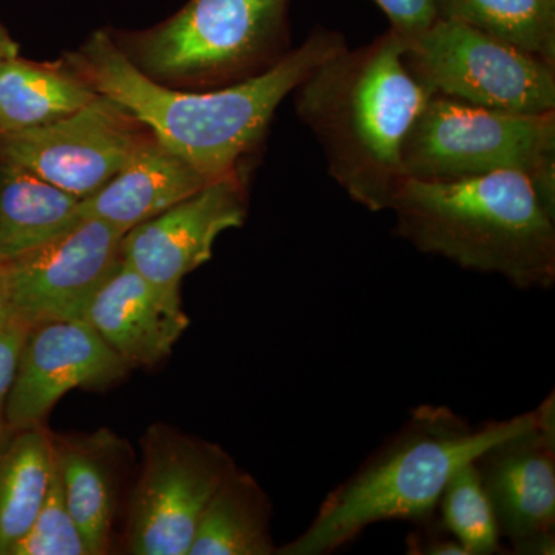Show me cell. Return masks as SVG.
<instances>
[{
	"instance_id": "6da1fadb",
	"label": "cell",
	"mask_w": 555,
	"mask_h": 555,
	"mask_svg": "<svg viewBox=\"0 0 555 555\" xmlns=\"http://www.w3.org/2000/svg\"><path fill=\"white\" fill-rule=\"evenodd\" d=\"M345 47L339 33L313 31L302 46L257 75L206 93L169 89L150 78L105 30L93 33L65 62L164 147L215 181L240 171L241 160L262 141L281 102Z\"/></svg>"
},
{
	"instance_id": "7a4b0ae2",
	"label": "cell",
	"mask_w": 555,
	"mask_h": 555,
	"mask_svg": "<svg viewBox=\"0 0 555 555\" xmlns=\"http://www.w3.org/2000/svg\"><path fill=\"white\" fill-rule=\"evenodd\" d=\"M392 28L367 46L341 49L295 89L299 119L312 130L331 177L371 211L390 210L403 181L401 149L433 94L404 60Z\"/></svg>"
},
{
	"instance_id": "3957f363",
	"label": "cell",
	"mask_w": 555,
	"mask_h": 555,
	"mask_svg": "<svg viewBox=\"0 0 555 555\" xmlns=\"http://www.w3.org/2000/svg\"><path fill=\"white\" fill-rule=\"evenodd\" d=\"M534 420L531 411L474 426L451 408L422 404L352 476L328 492L308 529L276 554L327 555L382 521L433 520L459 467L528 429Z\"/></svg>"
},
{
	"instance_id": "277c9868",
	"label": "cell",
	"mask_w": 555,
	"mask_h": 555,
	"mask_svg": "<svg viewBox=\"0 0 555 555\" xmlns=\"http://www.w3.org/2000/svg\"><path fill=\"white\" fill-rule=\"evenodd\" d=\"M396 233L416 250L494 273L521 291L555 283V215L520 171L459 181L404 178L392 201Z\"/></svg>"
},
{
	"instance_id": "5b68a950",
	"label": "cell",
	"mask_w": 555,
	"mask_h": 555,
	"mask_svg": "<svg viewBox=\"0 0 555 555\" xmlns=\"http://www.w3.org/2000/svg\"><path fill=\"white\" fill-rule=\"evenodd\" d=\"M288 5L291 0H189L170 20L118 43L158 82L246 79L283 56Z\"/></svg>"
},
{
	"instance_id": "8992f818",
	"label": "cell",
	"mask_w": 555,
	"mask_h": 555,
	"mask_svg": "<svg viewBox=\"0 0 555 555\" xmlns=\"http://www.w3.org/2000/svg\"><path fill=\"white\" fill-rule=\"evenodd\" d=\"M520 171L555 215V112L516 115L433 94L401 149L416 181H459Z\"/></svg>"
},
{
	"instance_id": "52a82bcc",
	"label": "cell",
	"mask_w": 555,
	"mask_h": 555,
	"mask_svg": "<svg viewBox=\"0 0 555 555\" xmlns=\"http://www.w3.org/2000/svg\"><path fill=\"white\" fill-rule=\"evenodd\" d=\"M404 60L430 94L476 107L555 112V67L462 22L436 20L404 40Z\"/></svg>"
},
{
	"instance_id": "ba28073f",
	"label": "cell",
	"mask_w": 555,
	"mask_h": 555,
	"mask_svg": "<svg viewBox=\"0 0 555 555\" xmlns=\"http://www.w3.org/2000/svg\"><path fill=\"white\" fill-rule=\"evenodd\" d=\"M235 467L228 452L155 426L131 496L127 547L137 555H189L211 495Z\"/></svg>"
},
{
	"instance_id": "9c48e42d",
	"label": "cell",
	"mask_w": 555,
	"mask_h": 555,
	"mask_svg": "<svg viewBox=\"0 0 555 555\" xmlns=\"http://www.w3.org/2000/svg\"><path fill=\"white\" fill-rule=\"evenodd\" d=\"M149 138L126 109L100 94L47 126L0 134V163L83 199L115 177Z\"/></svg>"
},
{
	"instance_id": "30bf717a",
	"label": "cell",
	"mask_w": 555,
	"mask_h": 555,
	"mask_svg": "<svg viewBox=\"0 0 555 555\" xmlns=\"http://www.w3.org/2000/svg\"><path fill=\"white\" fill-rule=\"evenodd\" d=\"M126 232L83 218L64 235L0 261L11 318L28 327L83 320L91 299L119 264Z\"/></svg>"
},
{
	"instance_id": "8fae6325",
	"label": "cell",
	"mask_w": 555,
	"mask_h": 555,
	"mask_svg": "<svg viewBox=\"0 0 555 555\" xmlns=\"http://www.w3.org/2000/svg\"><path fill=\"white\" fill-rule=\"evenodd\" d=\"M500 534L514 554L555 553V398L535 409L528 429L474 460Z\"/></svg>"
},
{
	"instance_id": "7c38bea8",
	"label": "cell",
	"mask_w": 555,
	"mask_h": 555,
	"mask_svg": "<svg viewBox=\"0 0 555 555\" xmlns=\"http://www.w3.org/2000/svg\"><path fill=\"white\" fill-rule=\"evenodd\" d=\"M246 217V188L235 171L130 229L120 255L150 284L179 294L182 278L211 258L218 236L243 228Z\"/></svg>"
},
{
	"instance_id": "4fadbf2b",
	"label": "cell",
	"mask_w": 555,
	"mask_h": 555,
	"mask_svg": "<svg viewBox=\"0 0 555 555\" xmlns=\"http://www.w3.org/2000/svg\"><path fill=\"white\" fill-rule=\"evenodd\" d=\"M127 371L129 363L86 320L33 326L7 400V426H36L69 390L107 387Z\"/></svg>"
},
{
	"instance_id": "5bb4252c",
	"label": "cell",
	"mask_w": 555,
	"mask_h": 555,
	"mask_svg": "<svg viewBox=\"0 0 555 555\" xmlns=\"http://www.w3.org/2000/svg\"><path fill=\"white\" fill-rule=\"evenodd\" d=\"M83 320L129 366H153L190 326L179 294L160 291L120 259L98 288Z\"/></svg>"
},
{
	"instance_id": "9a60e30c",
	"label": "cell",
	"mask_w": 555,
	"mask_h": 555,
	"mask_svg": "<svg viewBox=\"0 0 555 555\" xmlns=\"http://www.w3.org/2000/svg\"><path fill=\"white\" fill-rule=\"evenodd\" d=\"M210 179L150 134L129 163L80 201L83 218L129 232L198 192Z\"/></svg>"
},
{
	"instance_id": "2e32d148",
	"label": "cell",
	"mask_w": 555,
	"mask_h": 555,
	"mask_svg": "<svg viewBox=\"0 0 555 555\" xmlns=\"http://www.w3.org/2000/svg\"><path fill=\"white\" fill-rule=\"evenodd\" d=\"M80 198L0 163V261L42 246L82 221Z\"/></svg>"
},
{
	"instance_id": "e0dca14e",
	"label": "cell",
	"mask_w": 555,
	"mask_h": 555,
	"mask_svg": "<svg viewBox=\"0 0 555 555\" xmlns=\"http://www.w3.org/2000/svg\"><path fill=\"white\" fill-rule=\"evenodd\" d=\"M100 96L67 65L20 56L0 67V134L38 129L78 112Z\"/></svg>"
},
{
	"instance_id": "ac0fdd59",
	"label": "cell",
	"mask_w": 555,
	"mask_h": 555,
	"mask_svg": "<svg viewBox=\"0 0 555 555\" xmlns=\"http://www.w3.org/2000/svg\"><path fill=\"white\" fill-rule=\"evenodd\" d=\"M270 503L257 481L233 467L201 517L189 555H270Z\"/></svg>"
},
{
	"instance_id": "d6986e66",
	"label": "cell",
	"mask_w": 555,
	"mask_h": 555,
	"mask_svg": "<svg viewBox=\"0 0 555 555\" xmlns=\"http://www.w3.org/2000/svg\"><path fill=\"white\" fill-rule=\"evenodd\" d=\"M105 433L79 440H53L69 514L86 540L90 555L107 553L113 517L115 477Z\"/></svg>"
},
{
	"instance_id": "ffe728a7",
	"label": "cell",
	"mask_w": 555,
	"mask_h": 555,
	"mask_svg": "<svg viewBox=\"0 0 555 555\" xmlns=\"http://www.w3.org/2000/svg\"><path fill=\"white\" fill-rule=\"evenodd\" d=\"M53 463V438L36 426L0 448V555H10L38 516Z\"/></svg>"
},
{
	"instance_id": "44dd1931",
	"label": "cell",
	"mask_w": 555,
	"mask_h": 555,
	"mask_svg": "<svg viewBox=\"0 0 555 555\" xmlns=\"http://www.w3.org/2000/svg\"><path fill=\"white\" fill-rule=\"evenodd\" d=\"M437 20L462 22L555 67V0H434Z\"/></svg>"
},
{
	"instance_id": "7402d4cb",
	"label": "cell",
	"mask_w": 555,
	"mask_h": 555,
	"mask_svg": "<svg viewBox=\"0 0 555 555\" xmlns=\"http://www.w3.org/2000/svg\"><path fill=\"white\" fill-rule=\"evenodd\" d=\"M437 513H440V524L466 547L469 555L503 553L494 509L474 462L455 470L441 494Z\"/></svg>"
},
{
	"instance_id": "603a6c76",
	"label": "cell",
	"mask_w": 555,
	"mask_h": 555,
	"mask_svg": "<svg viewBox=\"0 0 555 555\" xmlns=\"http://www.w3.org/2000/svg\"><path fill=\"white\" fill-rule=\"evenodd\" d=\"M10 555H90L86 540L69 514L56 462L38 516L27 534L11 547Z\"/></svg>"
},
{
	"instance_id": "cb8c5ba5",
	"label": "cell",
	"mask_w": 555,
	"mask_h": 555,
	"mask_svg": "<svg viewBox=\"0 0 555 555\" xmlns=\"http://www.w3.org/2000/svg\"><path fill=\"white\" fill-rule=\"evenodd\" d=\"M31 327L16 318H10L5 323H0V448L5 438V404L9 400L14 377H16L17 364L22 347L28 337Z\"/></svg>"
},
{
	"instance_id": "d4e9b609",
	"label": "cell",
	"mask_w": 555,
	"mask_h": 555,
	"mask_svg": "<svg viewBox=\"0 0 555 555\" xmlns=\"http://www.w3.org/2000/svg\"><path fill=\"white\" fill-rule=\"evenodd\" d=\"M385 11L390 28L404 40L415 38L437 20L434 0H374Z\"/></svg>"
},
{
	"instance_id": "484cf974",
	"label": "cell",
	"mask_w": 555,
	"mask_h": 555,
	"mask_svg": "<svg viewBox=\"0 0 555 555\" xmlns=\"http://www.w3.org/2000/svg\"><path fill=\"white\" fill-rule=\"evenodd\" d=\"M408 554L414 555H469L466 547L440 524L438 517L416 529L408 537Z\"/></svg>"
},
{
	"instance_id": "4316f807",
	"label": "cell",
	"mask_w": 555,
	"mask_h": 555,
	"mask_svg": "<svg viewBox=\"0 0 555 555\" xmlns=\"http://www.w3.org/2000/svg\"><path fill=\"white\" fill-rule=\"evenodd\" d=\"M16 56H20V46H17L16 40L11 38L5 25L0 22V67L7 61L13 60Z\"/></svg>"
},
{
	"instance_id": "83f0119b",
	"label": "cell",
	"mask_w": 555,
	"mask_h": 555,
	"mask_svg": "<svg viewBox=\"0 0 555 555\" xmlns=\"http://www.w3.org/2000/svg\"><path fill=\"white\" fill-rule=\"evenodd\" d=\"M11 318L9 301H7L5 291H3L2 276H0V323H5Z\"/></svg>"
}]
</instances>
